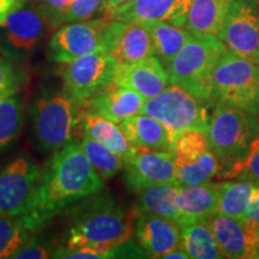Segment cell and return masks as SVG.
Listing matches in <instances>:
<instances>
[{
    "instance_id": "6da1fadb",
    "label": "cell",
    "mask_w": 259,
    "mask_h": 259,
    "mask_svg": "<svg viewBox=\"0 0 259 259\" xmlns=\"http://www.w3.org/2000/svg\"><path fill=\"white\" fill-rule=\"evenodd\" d=\"M99 177L79 142H70L54 154L41 174L29 208L21 219L31 232L44 227L67 206L100 193Z\"/></svg>"
},
{
    "instance_id": "7a4b0ae2",
    "label": "cell",
    "mask_w": 259,
    "mask_h": 259,
    "mask_svg": "<svg viewBox=\"0 0 259 259\" xmlns=\"http://www.w3.org/2000/svg\"><path fill=\"white\" fill-rule=\"evenodd\" d=\"M66 248L92 246L111 258V250L134 234L136 209L127 211L108 197H96L73 209Z\"/></svg>"
},
{
    "instance_id": "3957f363",
    "label": "cell",
    "mask_w": 259,
    "mask_h": 259,
    "mask_svg": "<svg viewBox=\"0 0 259 259\" xmlns=\"http://www.w3.org/2000/svg\"><path fill=\"white\" fill-rule=\"evenodd\" d=\"M226 52L225 44L216 35H192L167 66L169 83L213 102L212 76Z\"/></svg>"
},
{
    "instance_id": "277c9868",
    "label": "cell",
    "mask_w": 259,
    "mask_h": 259,
    "mask_svg": "<svg viewBox=\"0 0 259 259\" xmlns=\"http://www.w3.org/2000/svg\"><path fill=\"white\" fill-rule=\"evenodd\" d=\"M215 102L200 99L189 90L169 83L158 95L145 100L142 113L163 124L176 137L190 130L206 134Z\"/></svg>"
},
{
    "instance_id": "5b68a950",
    "label": "cell",
    "mask_w": 259,
    "mask_h": 259,
    "mask_svg": "<svg viewBox=\"0 0 259 259\" xmlns=\"http://www.w3.org/2000/svg\"><path fill=\"white\" fill-rule=\"evenodd\" d=\"M258 131L257 116L223 102H215L206 137L211 150L223 164V170L229 169L245 157Z\"/></svg>"
},
{
    "instance_id": "8992f818",
    "label": "cell",
    "mask_w": 259,
    "mask_h": 259,
    "mask_svg": "<svg viewBox=\"0 0 259 259\" xmlns=\"http://www.w3.org/2000/svg\"><path fill=\"white\" fill-rule=\"evenodd\" d=\"M212 100L259 118V65L227 51L213 72Z\"/></svg>"
},
{
    "instance_id": "52a82bcc",
    "label": "cell",
    "mask_w": 259,
    "mask_h": 259,
    "mask_svg": "<svg viewBox=\"0 0 259 259\" xmlns=\"http://www.w3.org/2000/svg\"><path fill=\"white\" fill-rule=\"evenodd\" d=\"M82 103L65 92L36 100L32 120L38 148L42 151H54L72 142L82 121Z\"/></svg>"
},
{
    "instance_id": "ba28073f",
    "label": "cell",
    "mask_w": 259,
    "mask_h": 259,
    "mask_svg": "<svg viewBox=\"0 0 259 259\" xmlns=\"http://www.w3.org/2000/svg\"><path fill=\"white\" fill-rule=\"evenodd\" d=\"M119 63L107 52L89 53L64 63L59 71L65 93L84 105L114 83Z\"/></svg>"
},
{
    "instance_id": "9c48e42d",
    "label": "cell",
    "mask_w": 259,
    "mask_h": 259,
    "mask_svg": "<svg viewBox=\"0 0 259 259\" xmlns=\"http://www.w3.org/2000/svg\"><path fill=\"white\" fill-rule=\"evenodd\" d=\"M218 36L227 51L259 65V0H232Z\"/></svg>"
},
{
    "instance_id": "30bf717a",
    "label": "cell",
    "mask_w": 259,
    "mask_h": 259,
    "mask_svg": "<svg viewBox=\"0 0 259 259\" xmlns=\"http://www.w3.org/2000/svg\"><path fill=\"white\" fill-rule=\"evenodd\" d=\"M106 17L67 23L56 31L51 40V57L64 64L89 53L107 52Z\"/></svg>"
},
{
    "instance_id": "8fae6325",
    "label": "cell",
    "mask_w": 259,
    "mask_h": 259,
    "mask_svg": "<svg viewBox=\"0 0 259 259\" xmlns=\"http://www.w3.org/2000/svg\"><path fill=\"white\" fill-rule=\"evenodd\" d=\"M42 171L28 156H18L0 170V216H23Z\"/></svg>"
},
{
    "instance_id": "7c38bea8",
    "label": "cell",
    "mask_w": 259,
    "mask_h": 259,
    "mask_svg": "<svg viewBox=\"0 0 259 259\" xmlns=\"http://www.w3.org/2000/svg\"><path fill=\"white\" fill-rule=\"evenodd\" d=\"M223 258L254 259L259 250V227L247 219L213 213L209 218Z\"/></svg>"
},
{
    "instance_id": "4fadbf2b",
    "label": "cell",
    "mask_w": 259,
    "mask_h": 259,
    "mask_svg": "<svg viewBox=\"0 0 259 259\" xmlns=\"http://www.w3.org/2000/svg\"><path fill=\"white\" fill-rule=\"evenodd\" d=\"M108 21L107 53L112 54L119 64L137 63L155 56L153 40L144 24L114 19Z\"/></svg>"
},
{
    "instance_id": "5bb4252c",
    "label": "cell",
    "mask_w": 259,
    "mask_h": 259,
    "mask_svg": "<svg viewBox=\"0 0 259 259\" xmlns=\"http://www.w3.org/2000/svg\"><path fill=\"white\" fill-rule=\"evenodd\" d=\"M125 181L134 192L151 184L176 183L177 167L170 151L137 150L125 161Z\"/></svg>"
},
{
    "instance_id": "9a60e30c",
    "label": "cell",
    "mask_w": 259,
    "mask_h": 259,
    "mask_svg": "<svg viewBox=\"0 0 259 259\" xmlns=\"http://www.w3.org/2000/svg\"><path fill=\"white\" fill-rule=\"evenodd\" d=\"M189 10L190 0H130L103 17L143 24L166 22L178 27H185Z\"/></svg>"
},
{
    "instance_id": "2e32d148",
    "label": "cell",
    "mask_w": 259,
    "mask_h": 259,
    "mask_svg": "<svg viewBox=\"0 0 259 259\" xmlns=\"http://www.w3.org/2000/svg\"><path fill=\"white\" fill-rule=\"evenodd\" d=\"M134 234L149 258H162L163 254L183 246L179 223L153 213L137 212Z\"/></svg>"
},
{
    "instance_id": "e0dca14e",
    "label": "cell",
    "mask_w": 259,
    "mask_h": 259,
    "mask_svg": "<svg viewBox=\"0 0 259 259\" xmlns=\"http://www.w3.org/2000/svg\"><path fill=\"white\" fill-rule=\"evenodd\" d=\"M114 83L135 90L148 100L167 88L169 76L162 61L151 56L137 63L119 64Z\"/></svg>"
},
{
    "instance_id": "ac0fdd59",
    "label": "cell",
    "mask_w": 259,
    "mask_h": 259,
    "mask_svg": "<svg viewBox=\"0 0 259 259\" xmlns=\"http://www.w3.org/2000/svg\"><path fill=\"white\" fill-rule=\"evenodd\" d=\"M144 102V97L135 90L112 83L83 106L87 105L89 112L119 124L125 119L142 113Z\"/></svg>"
},
{
    "instance_id": "d6986e66",
    "label": "cell",
    "mask_w": 259,
    "mask_h": 259,
    "mask_svg": "<svg viewBox=\"0 0 259 259\" xmlns=\"http://www.w3.org/2000/svg\"><path fill=\"white\" fill-rule=\"evenodd\" d=\"M119 126L136 150H170L173 136L153 116L139 113L119 122Z\"/></svg>"
},
{
    "instance_id": "ffe728a7",
    "label": "cell",
    "mask_w": 259,
    "mask_h": 259,
    "mask_svg": "<svg viewBox=\"0 0 259 259\" xmlns=\"http://www.w3.org/2000/svg\"><path fill=\"white\" fill-rule=\"evenodd\" d=\"M8 44L16 51L30 52L44 32V16L22 6L12 12L2 25Z\"/></svg>"
},
{
    "instance_id": "44dd1931",
    "label": "cell",
    "mask_w": 259,
    "mask_h": 259,
    "mask_svg": "<svg viewBox=\"0 0 259 259\" xmlns=\"http://www.w3.org/2000/svg\"><path fill=\"white\" fill-rule=\"evenodd\" d=\"M180 185L176 183L151 184L137 191V205L136 211L147 212L173 220L178 223L181 222L178 196Z\"/></svg>"
},
{
    "instance_id": "7402d4cb",
    "label": "cell",
    "mask_w": 259,
    "mask_h": 259,
    "mask_svg": "<svg viewBox=\"0 0 259 259\" xmlns=\"http://www.w3.org/2000/svg\"><path fill=\"white\" fill-rule=\"evenodd\" d=\"M218 183L180 186L178 205L183 216L181 222L209 219L218 212Z\"/></svg>"
},
{
    "instance_id": "603a6c76",
    "label": "cell",
    "mask_w": 259,
    "mask_h": 259,
    "mask_svg": "<svg viewBox=\"0 0 259 259\" xmlns=\"http://www.w3.org/2000/svg\"><path fill=\"white\" fill-rule=\"evenodd\" d=\"M231 3L232 0H190L185 28L194 36H218Z\"/></svg>"
},
{
    "instance_id": "cb8c5ba5",
    "label": "cell",
    "mask_w": 259,
    "mask_h": 259,
    "mask_svg": "<svg viewBox=\"0 0 259 259\" xmlns=\"http://www.w3.org/2000/svg\"><path fill=\"white\" fill-rule=\"evenodd\" d=\"M80 126L82 132L95 138L100 143L105 144L107 148L118 154L124 160V163L137 151L130 144L119 124L109 119L87 111L83 113Z\"/></svg>"
},
{
    "instance_id": "d4e9b609",
    "label": "cell",
    "mask_w": 259,
    "mask_h": 259,
    "mask_svg": "<svg viewBox=\"0 0 259 259\" xmlns=\"http://www.w3.org/2000/svg\"><path fill=\"white\" fill-rule=\"evenodd\" d=\"M181 244L190 258L220 259L223 258L218 241L213 235L209 219L193 220L179 223Z\"/></svg>"
},
{
    "instance_id": "484cf974",
    "label": "cell",
    "mask_w": 259,
    "mask_h": 259,
    "mask_svg": "<svg viewBox=\"0 0 259 259\" xmlns=\"http://www.w3.org/2000/svg\"><path fill=\"white\" fill-rule=\"evenodd\" d=\"M144 25L153 40L155 56L162 61L166 69L178 52L192 36V34L185 27H178L166 22H150V23H144Z\"/></svg>"
},
{
    "instance_id": "4316f807",
    "label": "cell",
    "mask_w": 259,
    "mask_h": 259,
    "mask_svg": "<svg viewBox=\"0 0 259 259\" xmlns=\"http://www.w3.org/2000/svg\"><path fill=\"white\" fill-rule=\"evenodd\" d=\"M254 181L228 179L218 183V213L234 219H245Z\"/></svg>"
},
{
    "instance_id": "83f0119b",
    "label": "cell",
    "mask_w": 259,
    "mask_h": 259,
    "mask_svg": "<svg viewBox=\"0 0 259 259\" xmlns=\"http://www.w3.org/2000/svg\"><path fill=\"white\" fill-rule=\"evenodd\" d=\"M176 167L177 180L180 186H194L210 183L212 179H218L223 170V164L211 148L191 161L176 162Z\"/></svg>"
},
{
    "instance_id": "f1b7e54d",
    "label": "cell",
    "mask_w": 259,
    "mask_h": 259,
    "mask_svg": "<svg viewBox=\"0 0 259 259\" xmlns=\"http://www.w3.org/2000/svg\"><path fill=\"white\" fill-rule=\"evenodd\" d=\"M80 145L83 151L88 156L94 169L102 180H108L124 168V160L114 151L100 143L95 138L82 132Z\"/></svg>"
},
{
    "instance_id": "f546056e",
    "label": "cell",
    "mask_w": 259,
    "mask_h": 259,
    "mask_svg": "<svg viewBox=\"0 0 259 259\" xmlns=\"http://www.w3.org/2000/svg\"><path fill=\"white\" fill-rule=\"evenodd\" d=\"M31 233L19 216H0V259L11 258L30 241Z\"/></svg>"
},
{
    "instance_id": "4dcf8cb0",
    "label": "cell",
    "mask_w": 259,
    "mask_h": 259,
    "mask_svg": "<svg viewBox=\"0 0 259 259\" xmlns=\"http://www.w3.org/2000/svg\"><path fill=\"white\" fill-rule=\"evenodd\" d=\"M23 122L21 100L11 95L0 100V150L15 141Z\"/></svg>"
},
{
    "instance_id": "1f68e13d",
    "label": "cell",
    "mask_w": 259,
    "mask_h": 259,
    "mask_svg": "<svg viewBox=\"0 0 259 259\" xmlns=\"http://www.w3.org/2000/svg\"><path fill=\"white\" fill-rule=\"evenodd\" d=\"M210 149L206 134L199 130H190L176 137L170 147L176 162H187L198 157Z\"/></svg>"
},
{
    "instance_id": "d6a6232c",
    "label": "cell",
    "mask_w": 259,
    "mask_h": 259,
    "mask_svg": "<svg viewBox=\"0 0 259 259\" xmlns=\"http://www.w3.org/2000/svg\"><path fill=\"white\" fill-rule=\"evenodd\" d=\"M218 179H246L259 181V131L252 139L245 157L229 169L223 170Z\"/></svg>"
},
{
    "instance_id": "836d02e7",
    "label": "cell",
    "mask_w": 259,
    "mask_h": 259,
    "mask_svg": "<svg viewBox=\"0 0 259 259\" xmlns=\"http://www.w3.org/2000/svg\"><path fill=\"white\" fill-rule=\"evenodd\" d=\"M105 11V0H72L69 9L61 17L60 25L72 22L87 21L97 12Z\"/></svg>"
},
{
    "instance_id": "e575fe53",
    "label": "cell",
    "mask_w": 259,
    "mask_h": 259,
    "mask_svg": "<svg viewBox=\"0 0 259 259\" xmlns=\"http://www.w3.org/2000/svg\"><path fill=\"white\" fill-rule=\"evenodd\" d=\"M23 83V72L14 63L0 58V100L15 95Z\"/></svg>"
},
{
    "instance_id": "d590c367",
    "label": "cell",
    "mask_w": 259,
    "mask_h": 259,
    "mask_svg": "<svg viewBox=\"0 0 259 259\" xmlns=\"http://www.w3.org/2000/svg\"><path fill=\"white\" fill-rule=\"evenodd\" d=\"M72 0H38L40 14L53 28L60 25L61 17L69 9Z\"/></svg>"
},
{
    "instance_id": "8d00e7d4",
    "label": "cell",
    "mask_w": 259,
    "mask_h": 259,
    "mask_svg": "<svg viewBox=\"0 0 259 259\" xmlns=\"http://www.w3.org/2000/svg\"><path fill=\"white\" fill-rule=\"evenodd\" d=\"M56 252L51 248V246L44 245V244H35V242L29 241L27 245L23 247L19 248L17 252L12 254L11 258L17 259H47L51 257H54Z\"/></svg>"
},
{
    "instance_id": "74e56055",
    "label": "cell",
    "mask_w": 259,
    "mask_h": 259,
    "mask_svg": "<svg viewBox=\"0 0 259 259\" xmlns=\"http://www.w3.org/2000/svg\"><path fill=\"white\" fill-rule=\"evenodd\" d=\"M245 219L250 220L254 225L259 227V181H254V189L252 191V196L246 210Z\"/></svg>"
},
{
    "instance_id": "f35d334b",
    "label": "cell",
    "mask_w": 259,
    "mask_h": 259,
    "mask_svg": "<svg viewBox=\"0 0 259 259\" xmlns=\"http://www.w3.org/2000/svg\"><path fill=\"white\" fill-rule=\"evenodd\" d=\"M27 0H0V27L12 12L25 5Z\"/></svg>"
},
{
    "instance_id": "ab89813d",
    "label": "cell",
    "mask_w": 259,
    "mask_h": 259,
    "mask_svg": "<svg viewBox=\"0 0 259 259\" xmlns=\"http://www.w3.org/2000/svg\"><path fill=\"white\" fill-rule=\"evenodd\" d=\"M130 0H105V11H103V16L111 14L115 9L120 8V6L125 5Z\"/></svg>"
},
{
    "instance_id": "60d3db41",
    "label": "cell",
    "mask_w": 259,
    "mask_h": 259,
    "mask_svg": "<svg viewBox=\"0 0 259 259\" xmlns=\"http://www.w3.org/2000/svg\"><path fill=\"white\" fill-rule=\"evenodd\" d=\"M162 258L164 259H176V258H180V259H189V254H187V252L185 251V248L181 246V247H178L176 250H171L170 252H168V253L162 255Z\"/></svg>"
}]
</instances>
